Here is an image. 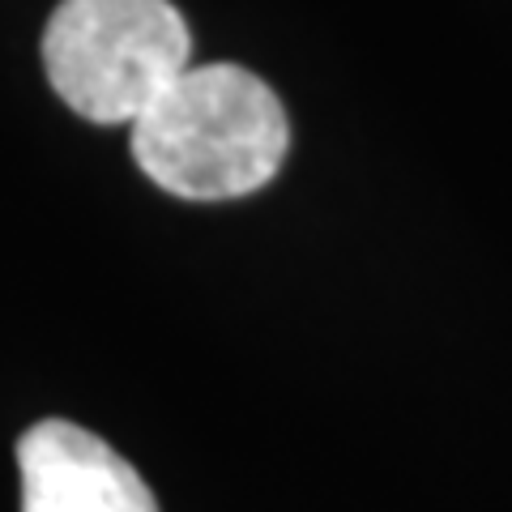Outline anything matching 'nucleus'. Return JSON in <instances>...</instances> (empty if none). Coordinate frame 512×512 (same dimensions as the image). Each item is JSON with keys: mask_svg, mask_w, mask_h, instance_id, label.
Masks as SVG:
<instances>
[{"mask_svg": "<svg viewBox=\"0 0 512 512\" xmlns=\"http://www.w3.org/2000/svg\"><path fill=\"white\" fill-rule=\"evenodd\" d=\"M192 69V35L171 0H60L43 30V73L90 124L133 128Z\"/></svg>", "mask_w": 512, "mask_h": 512, "instance_id": "2", "label": "nucleus"}, {"mask_svg": "<svg viewBox=\"0 0 512 512\" xmlns=\"http://www.w3.org/2000/svg\"><path fill=\"white\" fill-rule=\"evenodd\" d=\"M128 133L146 180L180 201L261 192L291 150L282 99L239 64H192Z\"/></svg>", "mask_w": 512, "mask_h": 512, "instance_id": "1", "label": "nucleus"}, {"mask_svg": "<svg viewBox=\"0 0 512 512\" xmlns=\"http://www.w3.org/2000/svg\"><path fill=\"white\" fill-rule=\"evenodd\" d=\"M22 512H158L154 491L94 431L43 419L18 440Z\"/></svg>", "mask_w": 512, "mask_h": 512, "instance_id": "3", "label": "nucleus"}]
</instances>
